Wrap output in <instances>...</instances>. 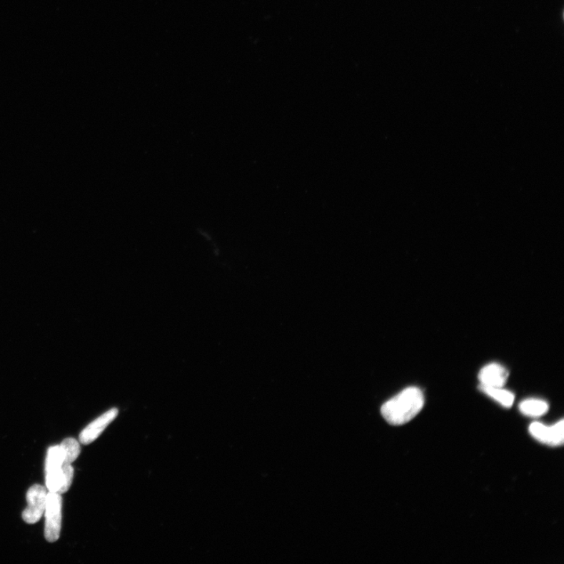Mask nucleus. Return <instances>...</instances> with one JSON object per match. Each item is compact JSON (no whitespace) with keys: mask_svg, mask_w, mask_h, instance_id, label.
Masks as SVG:
<instances>
[{"mask_svg":"<svg viewBox=\"0 0 564 564\" xmlns=\"http://www.w3.org/2000/svg\"><path fill=\"white\" fill-rule=\"evenodd\" d=\"M424 403V394L420 388H408L386 401L381 413L391 425H404L421 412Z\"/></svg>","mask_w":564,"mask_h":564,"instance_id":"nucleus-1","label":"nucleus"},{"mask_svg":"<svg viewBox=\"0 0 564 564\" xmlns=\"http://www.w3.org/2000/svg\"><path fill=\"white\" fill-rule=\"evenodd\" d=\"M62 498L61 494L50 493L46 495L45 508V538L47 542L58 541L61 535L62 520Z\"/></svg>","mask_w":564,"mask_h":564,"instance_id":"nucleus-2","label":"nucleus"},{"mask_svg":"<svg viewBox=\"0 0 564 564\" xmlns=\"http://www.w3.org/2000/svg\"><path fill=\"white\" fill-rule=\"evenodd\" d=\"M64 457L59 445L51 447L46 458V485L51 493H59Z\"/></svg>","mask_w":564,"mask_h":564,"instance_id":"nucleus-3","label":"nucleus"},{"mask_svg":"<svg viewBox=\"0 0 564 564\" xmlns=\"http://www.w3.org/2000/svg\"><path fill=\"white\" fill-rule=\"evenodd\" d=\"M46 489L39 485L31 486L27 493L28 505L22 513L23 520L34 525L42 518L46 503Z\"/></svg>","mask_w":564,"mask_h":564,"instance_id":"nucleus-4","label":"nucleus"},{"mask_svg":"<svg viewBox=\"0 0 564 564\" xmlns=\"http://www.w3.org/2000/svg\"><path fill=\"white\" fill-rule=\"evenodd\" d=\"M529 431L534 438L543 444L550 446H560L564 441V422L560 421L552 426H547L541 423H533L529 427Z\"/></svg>","mask_w":564,"mask_h":564,"instance_id":"nucleus-5","label":"nucleus"},{"mask_svg":"<svg viewBox=\"0 0 564 564\" xmlns=\"http://www.w3.org/2000/svg\"><path fill=\"white\" fill-rule=\"evenodd\" d=\"M118 414L119 410L117 408H112L96 418V420L93 421L91 424H89L81 433H80L79 441L85 445L91 444L92 442L101 436V433L106 430L108 425L115 421Z\"/></svg>","mask_w":564,"mask_h":564,"instance_id":"nucleus-6","label":"nucleus"},{"mask_svg":"<svg viewBox=\"0 0 564 564\" xmlns=\"http://www.w3.org/2000/svg\"><path fill=\"white\" fill-rule=\"evenodd\" d=\"M478 378L482 386L503 388L509 378V373L500 365L490 364L480 370Z\"/></svg>","mask_w":564,"mask_h":564,"instance_id":"nucleus-7","label":"nucleus"},{"mask_svg":"<svg viewBox=\"0 0 564 564\" xmlns=\"http://www.w3.org/2000/svg\"><path fill=\"white\" fill-rule=\"evenodd\" d=\"M520 410L527 416L539 417L549 411V405L543 400L531 398L523 401L520 405Z\"/></svg>","mask_w":564,"mask_h":564,"instance_id":"nucleus-8","label":"nucleus"},{"mask_svg":"<svg viewBox=\"0 0 564 564\" xmlns=\"http://www.w3.org/2000/svg\"><path fill=\"white\" fill-rule=\"evenodd\" d=\"M480 389L505 408H510L513 404L515 396L509 391L504 390L503 388H489L482 385L480 386Z\"/></svg>","mask_w":564,"mask_h":564,"instance_id":"nucleus-9","label":"nucleus"},{"mask_svg":"<svg viewBox=\"0 0 564 564\" xmlns=\"http://www.w3.org/2000/svg\"><path fill=\"white\" fill-rule=\"evenodd\" d=\"M64 457V463L71 464L81 453L79 443L74 438L64 439L59 445Z\"/></svg>","mask_w":564,"mask_h":564,"instance_id":"nucleus-10","label":"nucleus"},{"mask_svg":"<svg viewBox=\"0 0 564 564\" xmlns=\"http://www.w3.org/2000/svg\"><path fill=\"white\" fill-rule=\"evenodd\" d=\"M74 477V469L71 464L64 463L62 464L61 485L59 494L67 493L69 490Z\"/></svg>","mask_w":564,"mask_h":564,"instance_id":"nucleus-11","label":"nucleus"}]
</instances>
